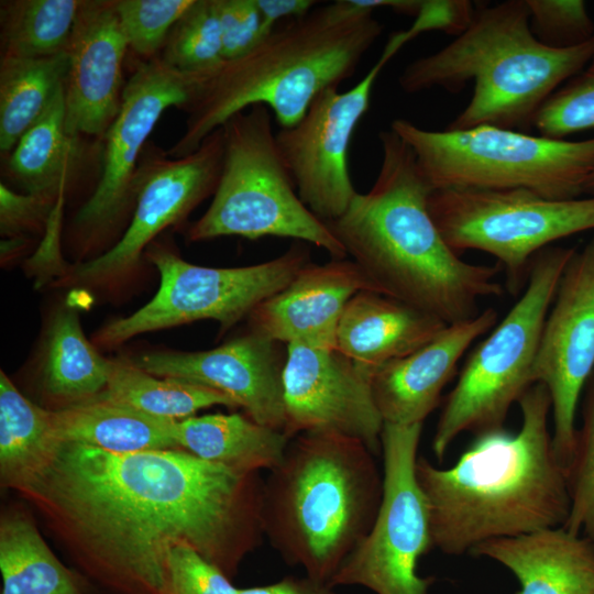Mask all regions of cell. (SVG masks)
<instances>
[{
    "instance_id": "obj_1",
    "label": "cell",
    "mask_w": 594,
    "mask_h": 594,
    "mask_svg": "<svg viewBox=\"0 0 594 594\" xmlns=\"http://www.w3.org/2000/svg\"><path fill=\"white\" fill-rule=\"evenodd\" d=\"M18 492L109 594H168V559L180 544L231 579L265 535L258 472L183 449L116 453L61 442Z\"/></svg>"
},
{
    "instance_id": "obj_2",
    "label": "cell",
    "mask_w": 594,
    "mask_h": 594,
    "mask_svg": "<svg viewBox=\"0 0 594 594\" xmlns=\"http://www.w3.org/2000/svg\"><path fill=\"white\" fill-rule=\"evenodd\" d=\"M378 140L374 184L326 224L378 293L446 324L475 317L482 299L503 295L502 267L466 262L448 245L429 212L432 189L414 152L391 129Z\"/></svg>"
},
{
    "instance_id": "obj_3",
    "label": "cell",
    "mask_w": 594,
    "mask_h": 594,
    "mask_svg": "<svg viewBox=\"0 0 594 594\" xmlns=\"http://www.w3.org/2000/svg\"><path fill=\"white\" fill-rule=\"evenodd\" d=\"M518 404V432L502 428L477 435L449 468L417 460L432 546L444 554L563 526L568 518L566 473L552 443L549 392L536 383Z\"/></svg>"
},
{
    "instance_id": "obj_4",
    "label": "cell",
    "mask_w": 594,
    "mask_h": 594,
    "mask_svg": "<svg viewBox=\"0 0 594 594\" xmlns=\"http://www.w3.org/2000/svg\"><path fill=\"white\" fill-rule=\"evenodd\" d=\"M382 30L373 11L351 0L278 24L246 54L197 74L185 130L167 154L194 153L232 116L256 105L272 111L279 129L294 125L318 95L354 75Z\"/></svg>"
},
{
    "instance_id": "obj_5",
    "label": "cell",
    "mask_w": 594,
    "mask_h": 594,
    "mask_svg": "<svg viewBox=\"0 0 594 594\" xmlns=\"http://www.w3.org/2000/svg\"><path fill=\"white\" fill-rule=\"evenodd\" d=\"M594 53V37L552 48L531 32L526 0L479 4L468 28L439 51L409 63L398 78L407 94L433 88L473 94L447 129L492 125L528 133L547 99Z\"/></svg>"
},
{
    "instance_id": "obj_6",
    "label": "cell",
    "mask_w": 594,
    "mask_h": 594,
    "mask_svg": "<svg viewBox=\"0 0 594 594\" xmlns=\"http://www.w3.org/2000/svg\"><path fill=\"white\" fill-rule=\"evenodd\" d=\"M361 440L308 431L292 438L264 482V534L286 563L329 585L371 530L383 473Z\"/></svg>"
},
{
    "instance_id": "obj_7",
    "label": "cell",
    "mask_w": 594,
    "mask_h": 594,
    "mask_svg": "<svg viewBox=\"0 0 594 594\" xmlns=\"http://www.w3.org/2000/svg\"><path fill=\"white\" fill-rule=\"evenodd\" d=\"M389 129L411 148L432 190L526 189L574 199L594 170V138L569 141L492 125L436 131L404 118Z\"/></svg>"
},
{
    "instance_id": "obj_8",
    "label": "cell",
    "mask_w": 594,
    "mask_h": 594,
    "mask_svg": "<svg viewBox=\"0 0 594 594\" xmlns=\"http://www.w3.org/2000/svg\"><path fill=\"white\" fill-rule=\"evenodd\" d=\"M273 118L267 107L256 105L221 127L224 153L219 183L209 208L188 229V240L290 238L333 258L346 257L326 222L299 198L277 145Z\"/></svg>"
},
{
    "instance_id": "obj_9",
    "label": "cell",
    "mask_w": 594,
    "mask_h": 594,
    "mask_svg": "<svg viewBox=\"0 0 594 594\" xmlns=\"http://www.w3.org/2000/svg\"><path fill=\"white\" fill-rule=\"evenodd\" d=\"M575 250L551 245L536 254L522 295L470 354L436 426L431 449L439 461L462 433L504 428L512 406L535 384L543 324Z\"/></svg>"
},
{
    "instance_id": "obj_10",
    "label": "cell",
    "mask_w": 594,
    "mask_h": 594,
    "mask_svg": "<svg viewBox=\"0 0 594 594\" xmlns=\"http://www.w3.org/2000/svg\"><path fill=\"white\" fill-rule=\"evenodd\" d=\"M429 212L457 253L493 255L516 293L536 254L558 240L594 231V196L550 199L526 189L432 190Z\"/></svg>"
},
{
    "instance_id": "obj_11",
    "label": "cell",
    "mask_w": 594,
    "mask_h": 594,
    "mask_svg": "<svg viewBox=\"0 0 594 594\" xmlns=\"http://www.w3.org/2000/svg\"><path fill=\"white\" fill-rule=\"evenodd\" d=\"M146 257L160 273L157 293L132 315L98 331L99 345L116 346L141 333L201 319L218 321L224 332L286 287L310 262L301 244L273 260L241 267L195 265L161 244H150Z\"/></svg>"
},
{
    "instance_id": "obj_12",
    "label": "cell",
    "mask_w": 594,
    "mask_h": 594,
    "mask_svg": "<svg viewBox=\"0 0 594 594\" xmlns=\"http://www.w3.org/2000/svg\"><path fill=\"white\" fill-rule=\"evenodd\" d=\"M422 424H384L383 494L375 521L329 585L364 586L375 594H430L433 578L417 574L432 546L427 501L416 474Z\"/></svg>"
},
{
    "instance_id": "obj_13",
    "label": "cell",
    "mask_w": 594,
    "mask_h": 594,
    "mask_svg": "<svg viewBox=\"0 0 594 594\" xmlns=\"http://www.w3.org/2000/svg\"><path fill=\"white\" fill-rule=\"evenodd\" d=\"M408 41L405 30L392 34L377 62L355 86L345 91L326 89L297 123L276 132L299 198L324 222L341 217L358 194L350 174L351 140L370 108L380 73Z\"/></svg>"
},
{
    "instance_id": "obj_14",
    "label": "cell",
    "mask_w": 594,
    "mask_h": 594,
    "mask_svg": "<svg viewBox=\"0 0 594 594\" xmlns=\"http://www.w3.org/2000/svg\"><path fill=\"white\" fill-rule=\"evenodd\" d=\"M223 153L221 127L186 156L172 157L154 145H146L135 176L134 208L128 229L107 252L76 266L70 278L101 284L136 266L144 249L161 231L184 220L215 194Z\"/></svg>"
},
{
    "instance_id": "obj_15",
    "label": "cell",
    "mask_w": 594,
    "mask_h": 594,
    "mask_svg": "<svg viewBox=\"0 0 594 594\" xmlns=\"http://www.w3.org/2000/svg\"><path fill=\"white\" fill-rule=\"evenodd\" d=\"M197 74L180 73L160 56L139 61L125 82L118 116L102 141L101 173L95 191L75 217L86 240L101 237L134 204V182L146 142L170 107L185 110Z\"/></svg>"
},
{
    "instance_id": "obj_16",
    "label": "cell",
    "mask_w": 594,
    "mask_h": 594,
    "mask_svg": "<svg viewBox=\"0 0 594 594\" xmlns=\"http://www.w3.org/2000/svg\"><path fill=\"white\" fill-rule=\"evenodd\" d=\"M594 372V234L566 264L547 315L534 383L551 399L552 443L566 468L575 444L576 413Z\"/></svg>"
},
{
    "instance_id": "obj_17",
    "label": "cell",
    "mask_w": 594,
    "mask_h": 594,
    "mask_svg": "<svg viewBox=\"0 0 594 594\" xmlns=\"http://www.w3.org/2000/svg\"><path fill=\"white\" fill-rule=\"evenodd\" d=\"M283 389V432L289 440L308 431L334 432L381 452L384 422L372 381L336 348L287 344Z\"/></svg>"
},
{
    "instance_id": "obj_18",
    "label": "cell",
    "mask_w": 594,
    "mask_h": 594,
    "mask_svg": "<svg viewBox=\"0 0 594 594\" xmlns=\"http://www.w3.org/2000/svg\"><path fill=\"white\" fill-rule=\"evenodd\" d=\"M277 343L251 330L211 350L153 351L130 361L155 376L219 391L257 424L283 431L286 355L283 356Z\"/></svg>"
},
{
    "instance_id": "obj_19",
    "label": "cell",
    "mask_w": 594,
    "mask_h": 594,
    "mask_svg": "<svg viewBox=\"0 0 594 594\" xmlns=\"http://www.w3.org/2000/svg\"><path fill=\"white\" fill-rule=\"evenodd\" d=\"M128 50L114 0H81L67 47L64 103L68 134L103 139L120 110Z\"/></svg>"
},
{
    "instance_id": "obj_20",
    "label": "cell",
    "mask_w": 594,
    "mask_h": 594,
    "mask_svg": "<svg viewBox=\"0 0 594 594\" xmlns=\"http://www.w3.org/2000/svg\"><path fill=\"white\" fill-rule=\"evenodd\" d=\"M363 290L378 293L351 258L309 262L286 287L252 310L251 330L275 342L336 348L343 309Z\"/></svg>"
},
{
    "instance_id": "obj_21",
    "label": "cell",
    "mask_w": 594,
    "mask_h": 594,
    "mask_svg": "<svg viewBox=\"0 0 594 594\" xmlns=\"http://www.w3.org/2000/svg\"><path fill=\"white\" fill-rule=\"evenodd\" d=\"M486 308L475 317L447 324L431 341L384 365L372 378L375 405L384 424L416 425L436 409L458 362L472 343L497 323Z\"/></svg>"
},
{
    "instance_id": "obj_22",
    "label": "cell",
    "mask_w": 594,
    "mask_h": 594,
    "mask_svg": "<svg viewBox=\"0 0 594 594\" xmlns=\"http://www.w3.org/2000/svg\"><path fill=\"white\" fill-rule=\"evenodd\" d=\"M446 326L435 316L397 299L363 290L343 309L336 349L372 381L384 365L418 350Z\"/></svg>"
},
{
    "instance_id": "obj_23",
    "label": "cell",
    "mask_w": 594,
    "mask_h": 594,
    "mask_svg": "<svg viewBox=\"0 0 594 594\" xmlns=\"http://www.w3.org/2000/svg\"><path fill=\"white\" fill-rule=\"evenodd\" d=\"M470 553L508 569L516 594H594V543L563 526L492 539Z\"/></svg>"
},
{
    "instance_id": "obj_24",
    "label": "cell",
    "mask_w": 594,
    "mask_h": 594,
    "mask_svg": "<svg viewBox=\"0 0 594 594\" xmlns=\"http://www.w3.org/2000/svg\"><path fill=\"white\" fill-rule=\"evenodd\" d=\"M59 442H76L116 453L179 449L177 421L96 398L51 409Z\"/></svg>"
},
{
    "instance_id": "obj_25",
    "label": "cell",
    "mask_w": 594,
    "mask_h": 594,
    "mask_svg": "<svg viewBox=\"0 0 594 594\" xmlns=\"http://www.w3.org/2000/svg\"><path fill=\"white\" fill-rule=\"evenodd\" d=\"M177 442L195 457L243 472L271 471L289 439L240 414H212L177 421Z\"/></svg>"
},
{
    "instance_id": "obj_26",
    "label": "cell",
    "mask_w": 594,
    "mask_h": 594,
    "mask_svg": "<svg viewBox=\"0 0 594 594\" xmlns=\"http://www.w3.org/2000/svg\"><path fill=\"white\" fill-rule=\"evenodd\" d=\"M2 594H95L91 582L63 564L22 510L0 519Z\"/></svg>"
},
{
    "instance_id": "obj_27",
    "label": "cell",
    "mask_w": 594,
    "mask_h": 594,
    "mask_svg": "<svg viewBox=\"0 0 594 594\" xmlns=\"http://www.w3.org/2000/svg\"><path fill=\"white\" fill-rule=\"evenodd\" d=\"M111 360L87 340L75 310L63 309L53 319L44 346L41 385L56 409L96 399L106 388Z\"/></svg>"
},
{
    "instance_id": "obj_28",
    "label": "cell",
    "mask_w": 594,
    "mask_h": 594,
    "mask_svg": "<svg viewBox=\"0 0 594 594\" xmlns=\"http://www.w3.org/2000/svg\"><path fill=\"white\" fill-rule=\"evenodd\" d=\"M59 440L52 410L25 398L9 377L0 373V477L6 487L19 491L47 465Z\"/></svg>"
},
{
    "instance_id": "obj_29",
    "label": "cell",
    "mask_w": 594,
    "mask_h": 594,
    "mask_svg": "<svg viewBox=\"0 0 594 594\" xmlns=\"http://www.w3.org/2000/svg\"><path fill=\"white\" fill-rule=\"evenodd\" d=\"M80 138L65 124L64 87L10 152L8 168L26 193L58 197L80 158Z\"/></svg>"
},
{
    "instance_id": "obj_30",
    "label": "cell",
    "mask_w": 594,
    "mask_h": 594,
    "mask_svg": "<svg viewBox=\"0 0 594 594\" xmlns=\"http://www.w3.org/2000/svg\"><path fill=\"white\" fill-rule=\"evenodd\" d=\"M67 51L44 57L1 56L0 150L10 153L64 87Z\"/></svg>"
},
{
    "instance_id": "obj_31",
    "label": "cell",
    "mask_w": 594,
    "mask_h": 594,
    "mask_svg": "<svg viewBox=\"0 0 594 594\" xmlns=\"http://www.w3.org/2000/svg\"><path fill=\"white\" fill-rule=\"evenodd\" d=\"M97 398L175 420L216 405L238 407L232 398L219 391L178 378L155 376L130 360H111L107 386Z\"/></svg>"
},
{
    "instance_id": "obj_32",
    "label": "cell",
    "mask_w": 594,
    "mask_h": 594,
    "mask_svg": "<svg viewBox=\"0 0 594 594\" xmlns=\"http://www.w3.org/2000/svg\"><path fill=\"white\" fill-rule=\"evenodd\" d=\"M0 3L1 56L44 57L67 51L81 0Z\"/></svg>"
},
{
    "instance_id": "obj_33",
    "label": "cell",
    "mask_w": 594,
    "mask_h": 594,
    "mask_svg": "<svg viewBox=\"0 0 594 594\" xmlns=\"http://www.w3.org/2000/svg\"><path fill=\"white\" fill-rule=\"evenodd\" d=\"M160 57L184 74H202L224 61L216 0H194L173 26Z\"/></svg>"
},
{
    "instance_id": "obj_34",
    "label": "cell",
    "mask_w": 594,
    "mask_h": 594,
    "mask_svg": "<svg viewBox=\"0 0 594 594\" xmlns=\"http://www.w3.org/2000/svg\"><path fill=\"white\" fill-rule=\"evenodd\" d=\"M569 514L563 527L594 543V372L582 400V424L565 468Z\"/></svg>"
},
{
    "instance_id": "obj_35",
    "label": "cell",
    "mask_w": 594,
    "mask_h": 594,
    "mask_svg": "<svg viewBox=\"0 0 594 594\" xmlns=\"http://www.w3.org/2000/svg\"><path fill=\"white\" fill-rule=\"evenodd\" d=\"M534 128L552 139L594 130V53L576 75L547 99Z\"/></svg>"
},
{
    "instance_id": "obj_36",
    "label": "cell",
    "mask_w": 594,
    "mask_h": 594,
    "mask_svg": "<svg viewBox=\"0 0 594 594\" xmlns=\"http://www.w3.org/2000/svg\"><path fill=\"white\" fill-rule=\"evenodd\" d=\"M194 0H114L116 12L129 48L142 61L160 56L180 16Z\"/></svg>"
},
{
    "instance_id": "obj_37",
    "label": "cell",
    "mask_w": 594,
    "mask_h": 594,
    "mask_svg": "<svg viewBox=\"0 0 594 594\" xmlns=\"http://www.w3.org/2000/svg\"><path fill=\"white\" fill-rule=\"evenodd\" d=\"M535 37L552 48H570L594 37V21L583 0H526Z\"/></svg>"
},
{
    "instance_id": "obj_38",
    "label": "cell",
    "mask_w": 594,
    "mask_h": 594,
    "mask_svg": "<svg viewBox=\"0 0 594 594\" xmlns=\"http://www.w3.org/2000/svg\"><path fill=\"white\" fill-rule=\"evenodd\" d=\"M230 578L188 546H176L168 559V594H237Z\"/></svg>"
},
{
    "instance_id": "obj_39",
    "label": "cell",
    "mask_w": 594,
    "mask_h": 594,
    "mask_svg": "<svg viewBox=\"0 0 594 594\" xmlns=\"http://www.w3.org/2000/svg\"><path fill=\"white\" fill-rule=\"evenodd\" d=\"M216 6L226 61L246 54L265 36L255 0H216Z\"/></svg>"
},
{
    "instance_id": "obj_40",
    "label": "cell",
    "mask_w": 594,
    "mask_h": 594,
    "mask_svg": "<svg viewBox=\"0 0 594 594\" xmlns=\"http://www.w3.org/2000/svg\"><path fill=\"white\" fill-rule=\"evenodd\" d=\"M59 197V196H58ZM58 197L32 193L19 194L0 183V229L4 235L18 237L22 231L47 223Z\"/></svg>"
},
{
    "instance_id": "obj_41",
    "label": "cell",
    "mask_w": 594,
    "mask_h": 594,
    "mask_svg": "<svg viewBox=\"0 0 594 594\" xmlns=\"http://www.w3.org/2000/svg\"><path fill=\"white\" fill-rule=\"evenodd\" d=\"M262 16L263 31L267 35L278 24L302 18L320 1L315 0H255Z\"/></svg>"
},
{
    "instance_id": "obj_42",
    "label": "cell",
    "mask_w": 594,
    "mask_h": 594,
    "mask_svg": "<svg viewBox=\"0 0 594 594\" xmlns=\"http://www.w3.org/2000/svg\"><path fill=\"white\" fill-rule=\"evenodd\" d=\"M330 585L308 576H286L280 581L263 585L239 588L237 594H336Z\"/></svg>"
},
{
    "instance_id": "obj_43",
    "label": "cell",
    "mask_w": 594,
    "mask_h": 594,
    "mask_svg": "<svg viewBox=\"0 0 594 594\" xmlns=\"http://www.w3.org/2000/svg\"><path fill=\"white\" fill-rule=\"evenodd\" d=\"M584 195L587 196H594V170L587 178L585 186H584Z\"/></svg>"
}]
</instances>
